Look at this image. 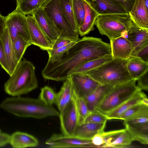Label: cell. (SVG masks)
Wrapping results in <instances>:
<instances>
[{"label":"cell","mask_w":148,"mask_h":148,"mask_svg":"<svg viewBox=\"0 0 148 148\" xmlns=\"http://www.w3.org/2000/svg\"><path fill=\"white\" fill-rule=\"evenodd\" d=\"M35 67L23 58L18 64L10 77L4 84L5 92L12 97L27 94L38 87Z\"/></svg>","instance_id":"obj_3"},{"label":"cell","mask_w":148,"mask_h":148,"mask_svg":"<svg viewBox=\"0 0 148 148\" xmlns=\"http://www.w3.org/2000/svg\"><path fill=\"white\" fill-rule=\"evenodd\" d=\"M10 136L6 133L2 132L0 133V147L4 146L9 143Z\"/></svg>","instance_id":"obj_45"},{"label":"cell","mask_w":148,"mask_h":148,"mask_svg":"<svg viewBox=\"0 0 148 148\" xmlns=\"http://www.w3.org/2000/svg\"><path fill=\"white\" fill-rule=\"evenodd\" d=\"M74 95L79 125L84 123L86 118L91 112L88 109L83 98L77 97L74 92Z\"/></svg>","instance_id":"obj_32"},{"label":"cell","mask_w":148,"mask_h":148,"mask_svg":"<svg viewBox=\"0 0 148 148\" xmlns=\"http://www.w3.org/2000/svg\"><path fill=\"white\" fill-rule=\"evenodd\" d=\"M5 22L12 41L20 35L31 43L26 15L15 9L5 17Z\"/></svg>","instance_id":"obj_8"},{"label":"cell","mask_w":148,"mask_h":148,"mask_svg":"<svg viewBox=\"0 0 148 148\" xmlns=\"http://www.w3.org/2000/svg\"><path fill=\"white\" fill-rule=\"evenodd\" d=\"M126 38L132 44L131 56H133L148 44V29L141 28L133 22L127 30Z\"/></svg>","instance_id":"obj_14"},{"label":"cell","mask_w":148,"mask_h":148,"mask_svg":"<svg viewBox=\"0 0 148 148\" xmlns=\"http://www.w3.org/2000/svg\"><path fill=\"white\" fill-rule=\"evenodd\" d=\"M125 125V128L130 133L132 141H136L143 144H148V132L134 129L127 125Z\"/></svg>","instance_id":"obj_36"},{"label":"cell","mask_w":148,"mask_h":148,"mask_svg":"<svg viewBox=\"0 0 148 148\" xmlns=\"http://www.w3.org/2000/svg\"><path fill=\"white\" fill-rule=\"evenodd\" d=\"M107 120L105 116L95 111L87 117L84 123H102L106 122Z\"/></svg>","instance_id":"obj_37"},{"label":"cell","mask_w":148,"mask_h":148,"mask_svg":"<svg viewBox=\"0 0 148 148\" xmlns=\"http://www.w3.org/2000/svg\"><path fill=\"white\" fill-rule=\"evenodd\" d=\"M137 87L141 90H148V70L137 79Z\"/></svg>","instance_id":"obj_40"},{"label":"cell","mask_w":148,"mask_h":148,"mask_svg":"<svg viewBox=\"0 0 148 148\" xmlns=\"http://www.w3.org/2000/svg\"><path fill=\"white\" fill-rule=\"evenodd\" d=\"M59 32V37L72 41L78 40L79 33L74 31L64 15L60 0H46L42 6Z\"/></svg>","instance_id":"obj_7"},{"label":"cell","mask_w":148,"mask_h":148,"mask_svg":"<svg viewBox=\"0 0 148 148\" xmlns=\"http://www.w3.org/2000/svg\"><path fill=\"white\" fill-rule=\"evenodd\" d=\"M91 141L95 147H101L104 144V139L101 134L95 135L92 139Z\"/></svg>","instance_id":"obj_44"},{"label":"cell","mask_w":148,"mask_h":148,"mask_svg":"<svg viewBox=\"0 0 148 148\" xmlns=\"http://www.w3.org/2000/svg\"><path fill=\"white\" fill-rule=\"evenodd\" d=\"M110 44L113 58L128 59L131 57L132 46L125 37L121 36L110 40Z\"/></svg>","instance_id":"obj_16"},{"label":"cell","mask_w":148,"mask_h":148,"mask_svg":"<svg viewBox=\"0 0 148 148\" xmlns=\"http://www.w3.org/2000/svg\"><path fill=\"white\" fill-rule=\"evenodd\" d=\"M1 130H0V133H1Z\"/></svg>","instance_id":"obj_48"},{"label":"cell","mask_w":148,"mask_h":148,"mask_svg":"<svg viewBox=\"0 0 148 148\" xmlns=\"http://www.w3.org/2000/svg\"><path fill=\"white\" fill-rule=\"evenodd\" d=\"M135 80L115 85L102 101L94 108V111L105 115L131 98L139 90Z\"/></svg>","instance_id":"obj_6"},{"label":"cell","mask_w":148,"mask_h":148,"mask_svg":"<svg viewBox=\"0 0 148 148\" xmlns=\"http://www.w3.org/2000/svg\"><path fill=\"white\" fill-rule=\"evenodd\" d=\"M12 43L16 59L18 63L21 60L27 48L32 44L20 35L17 36L12 41Z\"/></svg>","instance_id":"obj_30"},{"label":"cell","mask_w":148,"mask_h":148,"mask_svg":"<svg viewBox=\"0 0 148 148\" xmlns=\"http://www.w3.org/2000/svg\"><path fill=\"white\" fill-rule=\"evenodd\" d=\"M133 56L138 57L148 63V44L141 49Z\"/></svg>","instance_id":"obj_41"},{"label":"cell","mask_w":148,"mask_h":148,"mask_svg":"<svg viewBox=\"0 0 148 148\" xmlns=\"http://www.w3.org/2000/svg\"><path fill=\"white\" fill-rule=\"evenodd\" d=\"M115 85H100L91 93L83 98L87 106L91 112L103 99Z\"/></svg>","instance_id":"obj_22"},{"label":"cell","mask_w":148,"mask_h":148,"mask_svg":"<svg viewBox=\"0 0 148 148\" xmlns=\"http://www.w3.org/2000/svg\"><path fill=\"white\" fill-rule=\"evenodd\" d=\"M71 40L66 38L58 37L52 45V49H56L71 43Z\"/></svg>","instance_id":"obj_43"},{"label":"cell","mask_w":148,"mask_h":148,"mask_svg":"<svg viewBox=\"0 0 148 148\" xmlns=\"http://www.w3.org/2000/svg\"><path fill=\"white\" fill-rule=\"evenodd\" d=\"M74 93L77 97L83 98L92 93L101 84L84 73L70 76Z\"/></svg>","instance_id":"obj_11"},{"label":"cell","mask_w":148,"mask_h":148,"mask_svg":"<svg viewBox=\"0 0 148 148\" xmlns=\"http://www.w3.org/2000/svg\"><path fill=\"white\" fill-rule=\"evenodd\" d=\"M4 47L5 53L9 69L10 76L15 69L18 62L14 52L11 37L8 29L5 27L1 37Z\"/></svg>","instance_id":"obj_24"},{"label":"cell","mask_w":148,"mask_h":148,"mask_svg":"<svg viewBox=\"0 0 148 148\" xmlns=\"http://www.w3.org/2000/svg\"><path fill=\"white\" fill-rule=\"evenodd\" d=\"M91 0V1H94V0Z\"/></svg>","instance_id":"obj_49"},{"label":"cell","mask_w":148,"mask_h":148,"mask_svg":"<svg viewBox=\"0 0 148 148\" xmlns=\"http://www.w3.org/2000/svg\"><path fill=\"white\" fill-rule=\"evenodd\" d=\"M65 81L60 91L57 93L55 103L59 111L70 102L73 96V90L70 77Z\"/></svg>","instance_id":"obj_25"},{"label":"cell","mask_w":148,"mask_h":148,"mask_svg":"<svg viewBox=\"0 0 148 148\" xmlns=\"http://www.w3.org/2000/svg\"></svg>","instance_id":"obj_50"},{"label":"cell","mask_w":148,"mask_h":148,"mask_svg":"<svg viewBox=\"0 0 148 148\" xmlns=\"http://www.w3.org/2000/svg\"><path fill=\"white\" fill-rule=\"evenodd\" d=\"M0 64L1 67L10 75V71L5 52L1 38L0 37Z\"/></svg>","instance_id":"obj_39"},{"label":"cell","mask_w":148,"mask_h":148,"mask_svg":"<svg viewBox=\"0 0 148 148\" xmlns=\"http://www.w3.org/2000/svg\"><path fill=\"white\" fill-rule=\"evenodd\" d=\"M128 59L113 58L84 73L101 85H116L126 83L133 80L127 70Z\"/></svg>","instance_id":"obj_4"},{"label":"cell","mask_w":148,"mask_h":148,"mask_svg":"<svg viewBox=\"0 0 148 148\" xmlns=\"http://www.w3.org/2000/svg\"><path fill=\"white\" fill-rule=\"evenodd\" d=\"M57 97V93L51 87L45 86L41 89L39 95L40 99L46 104L52 106L55 103Z\"/></svg>","instance_id":"obj_34"},{"label":"cell","mask_w":148,"mask_h":148,"mask_svg":"<svg viewBox=\"0 0 148 148\" xmlns=\"http://www.w3.org/2000/svg\"><path fill=\"white\" fill-rule=\"evenodd\" d=\"M73 0H60L63 13L73 29L78 33V26L74 10Z\"/></svg>","instance_id":"obj_29"},{"label":"cell","mask_w":148,"mask_h":148,"mask_svg":"<svg viewBox=\"0 0 148 148\" xmlns=\"http://www.w3.org/2000/svg\"><path fill=\"white\" fill-rule=\"evenodd\" d=\"M122 6L128 13L131 10L135 0H113Z\"/></svg>","instance_id":"obj_42"},{"label":"cell","mask_w":148,"mask_h":148,"mask_svg":"<svg viewBox=\"0 0 148 148\" xmlns=\"http://www.w3.org/2000/svg\"><path fill=\"white\" fill-rule=\"evenodd\" d=\"M9 143L13 148L34 147L38 144V140L26 133L17 131L11 135Z\"/></svg>","instance_id":"obj_23"},{"label":"cell","mask_w":148,"mask_h":148,"mask_svg":"<svg viewBox=\"0 0 148 148\" xmlns=\"http://www.w3.org/2000/svg\"><path fill=\"white\" fill-rule=\"evenodd\" d=\"M147 97L146 94L141 90H139L131 98L105 116L107 120L119 119L121 115L130 107L139 103H143L144 99Z\"/></svg>","instance_id":"obj_20"},{"label":"cell","mask_w":148,"mask_h":148,"mask_svg":"<svg viewBox=\"0 0 148 148\" xmlns=\"http://www.w3.org/2000/svg\"><path fill=\"white\" fill-rule=\"evenodd\" d=\"M145 6L148 10V0H144Z\"/></svg>","instance_id":"obj_47"},{"label":"cell","mask_w":148,"mask_h":148,"mask_svg":"<svg viewBox=\"0 0 148 148\" xmlns=\"http://www.w3.org/2000/svg\"><path fill=\"white\" fill-rule=\"evenodd\" d=\"M26 19L32 45L37 46L43 50L52 49L51 44L34 18L28 15L26 16Z\"/></svg>","instance_id":"obj_13"},{"label":"cell","mask_w":148,"mask_h":148,"mask_svg":"<svg viewBox=\"0 0 148 148\" xmlns=\"http://www.w3.org/2000/svg\"><path fill=\"white\" fill-rule=\"evenodd\" d=\"M59 116L62 134L66 135H74L78 124L74 92L72 100L62 110L60 111Z\"/></svg>","instance_id":"obj_9"},{"label":"cell","mask_w":148,"mask_h":148,"mask_svg":"<svg viewBox=\"0 0 148 148\" xmlns=\"http://www.w3.org/2000/svg\"><path fill=\"white\" fill-rule=\"evenodd\" d=\"M90 1L99 15L116 14H129L122 6L113 0Z\"/></svg>","instance_id":"obj_19"},{"label":"cell","mask_w":148,"mask_h":148,"mask_svg":"<svg viewBox=\"0 0 148 148\" xmlns=\"http://www.w3.org/2000/svg\"><path fill=\"white\" fill-rule=\"evenodd\" d=\"M129 14L131 20L136 25L148 29V9L144 0H135Z\"/></svg>","instance_id":"obj_17"},{"label":"cell","mask_w":148,"mask_h":148,"mask_svg":"<svg viewBox=\"0 0 148 148\" xmlns=\"http://www.w3.org/2000/svg\"><path fill=\"white\" fill-rule=\"evenodd\" d=\"M46 0H16V9L25 15L32 14L42 6Z\"/></svg>","instance_id":"obj_28"},{"label":"cell","mask_w":148,"mask_h":148,"mask_svg":"<svg viewBox=\"0 0 148 148\" xmlns=\"http://www.w3.org/2000/svg\"><path fill=\"white\" fill-rule=\"evenodd\" d=\"M31 14L52 46L59 36V32L53 21L42 6Z\"/></svg>","instance_id":"obj_12"},{"label":"cell","mask_w":148,"mask_h":148,"mask_svg":"<svg viewBox=\"0 0 148 148\" xmlns=\"http://www.w3.org/2000/svg\"><path fill=\"white\" fill-rule=\"evenodd\" d=\"M106 122L102 123H84L78 125L74 135L91 140L95 135L104 132Z\"/></svg>","instance_id":"obj_21"},{"label":"cell","mask_w":148,"mask_h":148,"mask_svg":"<svg viewBox=\"0 0 148 148\" xmlns=\"http://www.w3.org/2000/svg\"><path fill=\"white\" fill-rule=\"evenodd\" d=\"M113 58L112 55H108L84 63L72 71L70 73L69 77L72 75L84 73L111 60Z\"/></svg>","instance_id":"obj_27"},{"label":"cell","mask_w":148,"mask_h":148,"mask_svg":"<svg viewBox=\"0 0 148 148\" xmlns=\"http://www.w3.org/2000/svg\"><path fill=\"white\" fill-rule=\"evenodd\" d=\"M5 17L0 13V37H1L5 28Z\"/></svg>","instance_id":"obj_46"},{"label":"cell","mask_w":148,"mask_h":148,"mask_svg":"<svg viewBox=\"0 0 148 148\" xmlns=\"http://www.w3.org/2000/svg\"><path fill=\"white\" fill-rule=\"evenodd\" d=\"M76 42H72L67 45L56 49H51L47 50L46 51L49 56L47 63H53L60 61L64 54Z\"/></svg>","instance_id":"obj_33"},{"label":"cell","mask_w":148,"mask_h":148,"mask_svg":"<svg viewBox=\"0 0 148 148\" xmlns=\"http://www.w3.org/2000/svg\"><path fill=\"white\" fill-rule=\"evenodd\" d=\"M106 147H126L133 141L131 135L125 129L107 132Z\"/></svg>","instance_id":"obj_15"},{"label":"cell","mask_w":148,"mask_h":148,"mask_svg":"<svg viewBox=\"0 0 148 148\" xmlns=\"http://www.w3.org/2000/svg\"><path fill=\"white\" fill-rule=\"evenodd\" d=\"M3 110L23 118L41 119L50 116H58L60 112L52 106L46 104L39 98L21 96L8 97L0 105Z\"/></svg>","instance_id":"obj_2"},{"label":"cell","mask_w":148,"mask_h":148,"mask_svg":"<svg viewBox=\"0 0 148 148\" xmlns=\"http://www.w3.org/2000/svg\"><path fill=\"white\" fill-rule=\"evenodd\" d=\"M133 23L129 14H116L99 15L95 25L101 35L111 40L121 36L126 38Z\"/></svg>","instance_id":"obj_5"},{"label":"cell","mask_w":148,"mask_h":148,"mask_svg":"<svg viewBox=\"0 0 148 148\" xmlns=\"http://www.w3.org/2000/svg\"><path fill=\"white\" fill-rule=\"evenodd\" d=\"M110 43L92 37L79 39L64 54L59 62L47 64L42 72L45 80L65 81L70 73L86 62L111 55Z\"/></svg>","instance_id":"obj_1"},{"label":"cell","mask_w":148,"mask_h":148,"mask_svg":"<svg viewBox=\"0 0 148 148\" xmlns=\"http://www.w3.org/2000/svg\"><path fill=\"white\" fill-rule=\"evenodd\" d=\"M84 2L85 14L82 25L79 28V33L83 36L94 30L96 20L99 15L89 0H82Z\"/></svg>","instance_id":"obj_18"},{"label":"cell","mask_w":148,"mask_h":148,"mask_svg":"<svg viewBox=\"0 0 148 148\" xmlns=\"http://www.w3.org/2000/svg\"><path fill=\"white\" fill-rule=\"evenodd\" d=\"M45 144L50 148L95 147L91 140L62 134H53L46 141Z\"/></svg>","instance_id":"obj_10"},{"label":"cell","mask_w":148,"mask_h":148,"mask_svg":"<svg viewBox=\"0 0 148 148\" xmlns=\"http://www.w3.org/2000/svg\"><path fill=\"white\" fill-rule=\"evenodd\" d=\"M148 122V114L128 118L124 120L125 125H132Z\"/></svg>","instance_id":"obj_38"},{"label":"cell","mask_w":148,"mask_h":148,"mask_svg":"<svg viewBox=\"0 0 148 148\" xmlns=\"http://www.w3.org/2000/svg\"><path fill=\"white\" fill-rule=\"evenodd\" d=\"M127 67L132 79L137 81L141 76L148 70V63L138 57L132 56L128 59Z\"/></svg>","instance_id":"obj_26"},{"label":"cell","mask_w":148,"mask_h":148,"mask_svg":"<svg viewBox=\"0 0 148 148\" xmlns=\"http://www.w3.org/2000/svg\"><path fill=\"white\" fill-rule=\"evenodd\" d=\"M145 114H148V106L141 103L129 108L121 115L119 119L124 120L130 117Z\"/></svg>","instance_id":"obj_31"},{"label":"cell","mask_w":148,"mask_h":148,"mask_svg":"<svg viewBox=\"0 0 148 148\" xmlns=\"http://www.w3.org/2000/svg\"><path fill=\"white\" fill-rule=\"evenodd\" d=\"M73 3L77 25L79 28L83 24L85 16L84 3L82 0H73Z\"/></svg>","instance_id":"obj_35"}]
</instances>
